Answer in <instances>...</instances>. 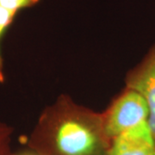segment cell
Returning <instances> with one entry per match:
<instances>
[{
  "label": "cell",
  "mask_w": 155,
  "mask_h": 155,
  "mask_svg": "<svg viewBox=\"0 0 155 155\" xmlns=\"http://www.w3.org/2000/svg\"><path fill=\"white\" fill-rule=\"evenodd\" d=\"M103 118L67 113L44 119L31 135L28 146L39 155H99L110 145Z\"/></svg>",
  "instance_id": "1"
},
{
  "label": "cell",
  "mask_w": 155,
  "mask_h": 155,
  "mask_svg": "<svg viewBox=\"0 0 155 155\" xmlns=\"http://www.w3.org/2000/svg\"><path fill=\"white\" fill-rule=\"evenodd\" d=\"M149 109L144 97L136 91L128 89L117 98L103 118V128L112 140L123 132L148 120Z\"/></svg>",
  "instance_id": "2"
},
{
  "label": "cell",
  "mask_w": 155,
  "mask_h": 155,
  "mask_svg": "<svg viewBox=\"0 0 155 155\" xmlns=\"http://www.w3.org/2000/svg\"><path fill=\"white\" fill-rule=\"evenodd\" d=\"M106 155H155V139L147 121L113 139Z\"/></svg>",
  "instance_id": "3"
},
{
  "label": "cell",
  "mask_w": 155,
  "mask_h": 155,
  "mask_svg": "<svg viewBox=\"0 0 155 155\" xmlns=\"http://www.w3.org/2000/svg\"><path fill=\"white\" fill-rule=\"evenodd\" d=\"M127 87L136 91L147 101L149 109L147 122L155 139V48L130 73Z\"/></svg>",
  "instance_id": "4"
},
{
  "label": "cell",
  "mask_w": 155,
  "mask_h": 155,
  "mask_svg": "<svg viewBox=\"0 0 155 155\" xmlns=\"http://www.w3.org/2000/svg\"><path fill=\"white\" fill-rule=\"evenodd\" d=\"M17 15V13L9 11L0 5V41L6 30L12 24ZM4 78L5 76L3 71V58L1 55V50H0V83L4 81Z\"/></svg>",
  "instance_id": "5"
},
{
  "label": "cell",
  "mask_w": 155,
  "mask_h": 155,
  "mask_svg": "<svg viewBox=\"0 0 155 155\" xmlns=\"http://www.w3.org/2000/svg\"><path fill=\"white\" fill-rule=\"evenodd\" d=\"M12 128L0 122V155H13L11 149Z\"/></svg>",
  "instance_id": "6"
},
{
  "label": "cell",
  "mask_w": 155,
  "mask_h": 155,
  "mask_svg": "<svg viewBox=\"0 0 155 155\" xmlns=\"http://www.w3.org/2000/svg\"><path fill=\"white\" fill-rule=\"evenodd\" d=\"M40 0H0V5L17 14L22 10L35 5Z\"/></svg>",
  "instance_id": "7"
},
{
  "label": "cell",
  "mask_w": 155,
  "mask_h": 155,
  "mask_svg": "<svg viewBox=\"0 0 155 155\" xmlns=\"http://www.w3.org/2000/svg\"><path fill=\"white\" fill-rule=\"evenodd\" d=\"M13 155H39L34 151H27V152H22V153H14Z\"/></svg>",
  "instance_id": "8"
},
{
  "label": "cell",
  "mask_w": 155,
  "mask_h": 155,
  "mask_svg": "<svg viewBox=\"0 0 155 155\" xmlns=\"http://www.w3.org/2000/svg\"><path fill=\"white\" fill-rule=\"evenodd\" d=\"M99 155H106V153H102V154H99Z\"/></svg>",
  "instance_id": "9"
}]
</instances>
